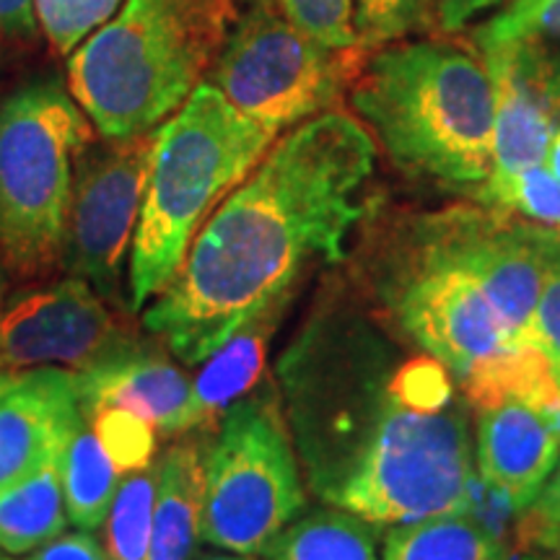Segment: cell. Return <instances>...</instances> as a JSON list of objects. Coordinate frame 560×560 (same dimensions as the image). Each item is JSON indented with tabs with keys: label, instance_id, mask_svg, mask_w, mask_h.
I'll return each mask as SVG.
<instances>
[{
	"label": "cell",
	"instance_id": "1",
	"mask_svg": "<svg viewBox=\"0 0 560 560\" xmlns=\"http://www.w3.org/2000/svg\"><path fill=\"white\" fill-rule=\"evenodd\" d=\"M405 350L355 299L332 291L276 363V387L310 490L376 527L470 514V402L425 412L405 395Z\"/></svg>",
	"mask_w": 560,
	"mask_h": 560
},
{
	"label": "cell",
	"instance_id": "2",
	"mask_svg": "<svg viewBox=\"0 0 560 560\" xmlns=\"http://www.w3.org/2000/svg\"><path fill=\"white\" fill-rule=\"evenodd\" d=\"M374 166V138L348 112L291 128L202 223L177 276L145 304L143 330L200 366L247 327L276 325L314 270L346 257Z\"/></svg>",
	"mask_w": 560,
	"mask_h": 560
},
{
	"label": "cell",
	"instance_id": "3",
	"mask_svg": "<svg viewBox=\"0 0 560 560\" xmlns=\"http://www.w3.org/2000/svg\"><path fill=\"white\" fill-rule=\"evenodd\" d=\"M350 104L397 170L446 187H478L493 170V83L480 55L452 42L380 47Z\"/></svg>",
	"mask_w": 560,
	"mask_h": 560
},
{
	"label": "cell",
	"instance_id": "4",
	"mask_svg": "<svg viewBox=\"0 0 560 560\" xmlns=\"http://www.w3.org/2000/svg\"><path fill=\"white\" fill-rule=\"evenodd\" d=\"M278 136L208 81L161 125L128 262L130 312H143L166 289L202 223L249 177Z\"/></svg>",
	"mask_w": 560,
	"mask_h": 560
},
{
	"label": "cell",
	"instance_id": "5",
	"mask_svg": "<svg viewBox=\"0 0 560 560\" xmlns=\"http://www.w3.org/2000/svg\"><path fill=\"white\" fill-rule=\"evenodd\" d=\"M208 55L187 0H125L68 55V89L104 140L145 136L190 100Z\"/></svg>",
	"mask_w": 560,
	"mask_h": 560
},
{
	"label": "cell",
	"instance_id": "6",
	"mask_svg": "<svg viewBox=\"0 0 560 560\" xmlns=\"http://www.w3.org/2000/svg\"><path fill=\"white\" fill-rule=\"evenodd\" d=\"M94 125L55 75L0 100V255L13 278L60 268L75 170Z\"/></svg>",
	"mask_w": 560,
	"mask_h": 560
},
{
	"label": "cell",
	"instance_id": "7",
	"mask_svg": "<svg viewBox=\"0 0 560 560\" xmlns=\"http://www.w3.org/2000/svg\"><path fill=\"white\" fill-rule=\"evenodd\" d=\"M306 503L278 387L262 380L210 431L200 540L236 556H265Z\"/></svg>",
	"mask_w": 560,
	"mask_h": 560
},
{
	"label": "cell",
	"instance_id": "8",
	"mask_svg": "<svg viewBox=\"0 0 560 560\" xmlns=\"http://www.w3.org/2000/svg\"><path fill=\"white\" fill-rule=\"evenodd\" d=\"M361 60V50H332L301 32L276 0H242L208 83L252 120L283 132L338 107Z\"/></svg>",
	"mask_w": 560,
	"mask_h": 560
},
{
	"label": "cell",
	"instance_id": "9",
	"mask_svg": "<svg viewBox=\"0 0 560 560\" xmlns=\"http://www.w3.org/2000/svg\"><path fill=\"white\" fill-rule=\"evenodd\" d=\"M371 291L392 330L462 382L475 363L509 348L480 283L400 223L371 265Z\"/></svg>",
	"mask_w": 560,
	"mask_h": 560
},
{
	"label": "cell",
	"instance_id": "10",
	"mask_svg": "<svg viewBox=\"0 0 560 560\" xmlns=\"http://www.w3.org/2000/svg\"><path fill=\"white\" fill-rule=\"evenodd\" d=\"M156 130L91 143L79 161L60 268L81 278L115 310L128 306L132 240L149 179ZM130 310V306H128Z\"/></svg>",
	"mask_w": 560,
	"mask_h": 560
},
{
	"label": "cell",
	"instance_id": "11",
	"mask_svg": "<svg viewBox=\"0 0 560 560\" xmlns=\"http://www.w3.org/2000/svg\"><path fill=\"white\" fill-rule=\"evenodd\" d=\"M418 240L480 283L509 348L529 346L550 229L488 206H452L402 221Z\"/></svg>",
	"mask_w": 560,
	"mask_h": 560
},
{
	"label": "cell",
	"instance_id": "12",
	"mask_svg": "<svg viewBox=\"0 0 560 560\" xmlns=\"http://www.w3.org/2000/svg\"><path fill=\"white\" fill-rule=\"evenodd\" d=\"M117 312L81 278L24 293L0 317V369H89L136 338Z\"/></svg>",
	"mask_w": 560,
	"mask_h": 560
},
{
	"label": "cell",
	"instance_id": "13",
	"mask_svg": "<svg viewBox=\"0 0 560 560\" xmlns=\"http://www.w3.org/2000/svg\"><path fill=\"white\" fill-rule=\"evenodd\" d=\"M79 382L83 416L107 408L130 410L166 436L200 431L192 397V376L174 361L170 350H159L132 338L91 363L73 371Z\"/></svg>",
	"mask_w": 560,
	"mask_h": 560
},
{
	"label": "cell",
	"instance_id": "14",
	"mask_svg": "<svg viewBox=\"0 0 560 560\" xmlns=\"http://www.w3.org/2000/svg\"><path fill=\"white\" fill-rule=\"evenodd\" d=\"M86 420L68 369H30L0 397V490L58 462Z\"/></svg>",
	"mask_w": 560,
	"mask_h": 560
},
{
	"label": "cell",
	"instance_id": "15",
	"mask_svg": "<svg viewBox=\"0 0 560 560\" xmlns=\"http://www.w3.org/2000/svg\"><path fill=\"white\" fill-rule=\"evenodd\" d=\"M475 462L482 486L501 495L511 514H524L560 462V418L527 402L480 408Z\"/></svg>",
	"mask_w": 560,
	"mask_h": 560
},
{
	"label": "cell",
	"instance_id": "16",
	"mask_svg": "<svg viewBox=\"0 0 560 560\" xmlns=\"http://www.w3.org/2000/svg\"><path fill=\"white\" fill-rule=\"evenodd\" d=\"M480 60L503 62L560 112V0H509L472 32Z\"/></svg>",
	"mask_w": 560,
	"mask_h": 560
},
{
	"label": "cell",
	"instance_id": "17",
	"mask_svg": "<svg viewBox=\"0 0 560 560\" xmlns=\"http://www.w3.org/2000/svg\"><path fill=\"white\" fill-rule=\"evenodd\" d=\"M213 431V429H210ZM210 431L172 441L156 459V501L149 560H190L200 542Z\"/></svg>",
	"mask_w": 560,
	"mask_h": 560
},
{
	"label": "cell",
	"instance_id": "18",
	"mask_svg": "<svg viewBox=\"0 0 560 560\" xmlns=\"http://www.w3.org/2000/svg\"><path fill=\"white\" fill-rule=\"evenodd\" d=\"M493 83V170L522 172L545 164L556 122L540 96L509 66L482 60Z\"/></svg>",
	"mask_w": 560,
	"mask_h": 560
},
{
	"label": "cell",
	"instance_id": "19",
	"mask_svg": "<svg viewBox=\"0 0 560 560\" xmlns=\"http://www.w3.org/2000/svg\"><path fill=\"white\" fill-rule=\"evenodd\" d=\"M462 395L475 410L499 402H527L560 412V387L548 355L537 346L503 348L475 363L459 382Z\"/></svg>",
	"mask_w": 560,
	"mask_h": 560
},
{
	"label": "cell",
	"instance_id": "20",
	"mask_svg": "<svg viewBox=\"0 0 560 560\" xmlns=\"http://www.w3.org/2000/svg\"><path fill=\"white\" fill-rule=\"evenodd\" d=\"M122 475V467L109 454L96 425L89 418L83 420L60 457L68 522L75 524V529H100L107 520Z\"/></svg>",
	"mask_w": 560,
	"mask_h": 560
},
{
	"label": "cell",
	"instance_id": "21",
	"mask_svg": "<svg viewBox=\"0 0 560 560\" xmlns=\"http://www.w3.org/2000/svg\"><path fill=\"white\" fill-rule=\"evenodd\" d=\"M382 560H509V548L470 511L395 524L384 535Z\"/></svg>",
	"mask_w": 560,
	"mask_h": 560
},
{
	"label": "cell",
	"instance_id": "22",
	"mask_svg": "<svg viewBox=\"0 0 560 560\" xmlns=\"http://www.w3.org/2000/svg\"><path fill=\"white\" fill-rule=\"evenodd\" d=\"M68 527L60 459L26 480L0 490V550L24 556L62 535Z\"/></svg>",
	"mask_w": 560,
	"mask_h": 560
},
{
	"label": "cell",
	"instance_id": "23",
	"mask_svg": "<svg viewBox=\"0 0 560 560\" xmlns=\"http://www.w3.org/2000/svg\"><path fill=\"white\" fill-rule=\"evenodd\" d=\"M270 327H247L200 363L192 397L200 431L215 429L223 412L262 382Z\"/></svg>",
	"mask_w": 560,
	"mask_h": 560
},
{
	"label": "cell",
	"instance_id": "24",
	"mask_svg": "<svg viewBox=\"0 0 560 560\" xmlns=\"http://www.w3.org/2000/svg\"><path fill=\"white\" fill-rule=\"evenodd\" d=\"M268 560H380L376 524L338 506L304 511L265 552Z\"/></svg>",
	"mask_w": 560,
	"mask_h": 560
},
{
	"label": "cell",
	"instance_id": "25",
	"mask_svg": "<svg viewBox=\"0 0 560 560\" xmlns=\"http://www.w3.org/2000/svg\"><path fill=\"white\" fill-rule=\"evenodd\" d=\"M153 501H156V462L122 475L104 520V550L109 560H149Z\"/></svg>",
	"mask_w": 560,
	"mask_h": 560
},
{
	"label": "cell",
	"instance_id": "26",
	"mask_svg": "<svg viewBox=\"0 0 560 560\" xmlns=\"http://www.w3.org/2000/svg\"><path fill=\"white\" fill-rule=\"evenodd\" d=\"M475 200L537 226L560 229V179L545 164L506 174L490 172L475 190Z\"/></svg>",
	"mask_w": 560,
	"mask_h": 560
},
{
	"label": "cell",
	"instance_id": "27",
	"mask_svg": "<svg viewBox=\"0 0 560 560\" xmlns=\"http://www.w3.org/2000/svg\"><path fill=\"white\" fill-rule=\"evenodd\" d=\"M361 50H380L436 26L433 0H353Z\"/></svg>",
	"mask_w": 560,
	"mask_h": 560
},
{
	"label": "cell",
	"instance_id": "28",
	"mask_svg": "<svg viewBox=\"0 0 560 560\" xmlns=\"http://www.w3.org/2000/svg\"><path fill=\"white\" fill-rule=\"evenodd\" d=\"M125 0H34L37 21L60 55H70L91 32L120 11Z\"/></svg>",
	"mask_w": 560,
	"mask_h": 560
},
{
	"label": "cell",
	"instance_id": "29",
	"mask_svg": "<svg viewBox=\"0 0 560 560\" xmlns=\"http://www.w3.org/2000/svg\"><path fill=\"white\" fill-rule=\"evenodd\" d=\"M283 16L332 50H361L353 0H276Z\"/></svg>",
	"mask_w": 560,
	"mask_h": 560
},
{
	"label": "cell",
	"instance_id": "30",
	"mask_svg": "<svg viewBox=\"0 0 560 560\" xmlns=\"http://www.w3.org/2000/svg\"><path fill=\"white\" fill-rule=\"evenodd\" d=\"M86 418L102 433L104 444H107L117 465L122 467V472L149 465L153 446H156V429H153L149 420L120 408L100 410Z\"/></svg>",
	"mask_w": 560,
	"mask_h": 560
},
{
	"label": "cell",
	"instance_id": "31",
	"mask_svg": "<svg viewBox=\"0 0 560 560\" xmlns=\"http://www.w3.org/2000/svg\"><path fill=\"white\" fill-rule=\"evenodd\" d=\"M532 346L548 355L560 387V229H550L548 236L542 285L537 296L535 322H532Z\"/></svg>",
	"mask_w": 560,
	"mask_h": 560
},
{
	"label": "cell",
	"instance_id": "32",
	"mask_svg": "<svg viewBox=\"0 0 560 560\" xmlns=\"http://www.w3.org/2000/svg\"><path fill=\"white\" fill-rule=\"evenodd\" d=\"M560 540V462L537 499L524 514L516 516V542L522 550L542 556Z\"/></svg>",
	"mask_w": 560,
	"mask_h": 560
},
{
	"label": "cell",
	"instance_id": "33",
	"mask_svg": "<svg viewBox=\"0 0 560 560\" xmlns=\"http://www.w3.org/2000/svg\"><path fill=\"white\" fill-rule=\"evenodd\" d=\"M32 560H109L104 545L96 540L94 532L75 529L62 532L47 545H42L30 556Z\"/></svg>",
	"mask_w": 560,
	"mask_h": 560
},
{
	"label": "cell",
	"instance_id": "34",
	"mask_svg": "<svg viewBox=\"0 0 560 560\" xmlns=\"http://www.w3.org/2000/svg\"><path fill=\"white\" fill-rule=\"evenodd\" d=\"M503 3H509V0H433V5H436V26H441L444 32H459L472 19H478L480 13L499 9Z\"/></svg>",
	"mask_w": 560,
	"mask_h": 560
},
{
	"label": "cell",
	"instance_id": "35",
	"mask_svg": "<svg viewBox=\"0 0 560 560\" xmlns=\"http://www.w3.org/2000/svg\"><path fill=\"white\" fill-rule=\"evenodd\" d=\"M34 0H0V34L5 37H34L37 34Z\"/></svg>",
	"mask_w": 560,
	"mask_h": 560
},
{
	"label": "cell",
	"instance_id": "36",
	"mask_svg": "<svg viewBox=\"0 0 560 560\" xmlns=\"http://www.w3.org/2000/svg\"><path fill=\"white\" fill-rule=\"evenodd\" d=\"M545 166H548V170L560 179V128H556V132H552L548 156H545Z\"/></svg>",
	"mask_w": 560,
	"mask_h": 560
},
{
	"label": "cell",
	"instance_id": "37",
	"mask_svg": "<svg viewBox=\"0 0 560 560\" xmlns=\"http://www.w3.org/2000/svg\"><path fill=\"white\" fill-rule=\"evenodd\" d=\"M21 374H24V371H9V369H0V397L5 395V392H9L13 384H16L19 380H21Z\"/></svg>",
	"mask_w": 560,
	"mask_h": 560
},
{
	"label": "cell",
	"instance_id": "38",
	"mask_svg": "<svg viewBox=\"0 0 560 560\" xmlns=\"http://www.w3.org/2000/svg\"><path fill=\"white\" fill-rule=\"evenodd\" d=\"M5 276H9V268H5L3 255H0V317L5 312Z\"/></svg>",
	"mask_w": 560,
	"mask_h": 560
},
{
	"label": "cell",
	"instance_id": "39",
	"mask_svg": "<svg viewBox=\"0 0 560 560\" xmlns=\"http://www.w3.org/2000/svg\"><path fill=\"white\" fill-rule=\"evenodd\" d=\"M532 560H560V540L552 545L548 552H542V556H535Z\"/></svg>",
	"mask_w": 560,
	"mask_h": 560
},
{
	"label": "cell",
	"instance_id": "40",
	"mask_svg": "<svg viewBox=\"0 0 560 560\" xmlns=\"http://www.w3.org/2000/svg\"><path fill=\"white\" fill-rule=\"evenodd\" d=\"M200 560H257V558L236 556V552H231V556H208V558H200Z\"/></svg>",
	"mask_w": 560,
	"mask_h": 560
},
{
	"label": "cell",
	"instance_id": "41",
	"mask_svg": "<svg viewBox=\"0 0 560 560\" xmlns=\"http://www.w3.org/2000/svg\"><path fill=\"white\" fill-rule=\"evenodd\" d=\"M0 560H32V558H16V556H0Z\"/></svg>",
	"mask_w": 560,
	"mask_h": 560
},
{
	"label": "cell",
	"instance_id": "42",
	"mask_svg": "<svg viewBox=\"0 0 560 560\" xmlns=\"http://www.w3.org/2000/svg\"><path fill=\"white\" fill-rule=\"evenodd\" d=\"M529 560H532V558H529Z\"/></svg>",
	"mask_w": 560,
	"mask_h": 560
}]
</instances>
